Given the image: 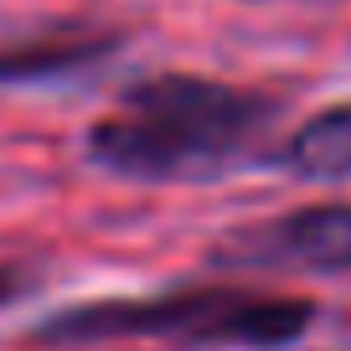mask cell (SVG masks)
<instances>
[{"label": "cell", "mask_w": 351, "mask_h": 351, "mask_svg": "<svg viewBox=\"0 0 351 351\" xmlns=\"http://www.w3.org/2000/svg\"><path fill=\"white\" fill-rule=\"evenodd\" d=\"M274 104L197 73H150L88 130V160L130 181H202L248 155Z\"/></svg>", "instance_id": "obj_1"}, {"label": "cell", "mask_w": 351, "mask_h": 351, "mask_svg": "<svg viewBox=\"0 0 351 351\" xmlns=\"http://www.w3.org/2000/svg\"><path fill=\"white\" fill-rule=\"evenodd\" d=\"M315 320V305L300 295H258V289H171L140 300H93L47 315L32 330L47 346H88V341L165 336L186 346H248L274 351L300 341Z\"/></svg>", "instance_id": "obj_2"}, {"label": "cell", "mask_w": 351, "mask_h": 351, "mask_svg": "<svg viewBox=\"0 0 351 351\" xmlns=\"http://www.w3.org/2000/svg\"><path fill=\"white\" fill-rule=\"evenodd\" d=\"M217 269H305V274H351V202L295 207L285 217L232 228L212 248Z\"/></svg>", "instance_id": "obj_3"}, {"label": "cell", "mask_w": 351, "mask_h": 351, "mask_svg": "<svg viewBox=\"0 0 351 351\" xmlns=\"http://www.w3.org/2000/svg\"><path fill=\"white\" fill-rule=\"evenodd\" d=\"M119 52V36L104 32H62V36H36L16 42L0 52V83H47L62 73H88L93 62Z\"/></svg>", "instance_id": "obj_4"}, {"label": "cell", "mask_w": 351, "mask_h": 351, "mask_svg": "<svg viewBox=\"0 0 351 351\" xmlns=\"http://www.w3.org/2000/svg\"><path fill=\"white\" fill-rule=\"evenodd\" d=\"M279 165L300 181H351V104L310 114L285 140Z\"/></svg>", "instance_id": "obj_5"}, {"label": "cell", "mask_w": 351, "mask_h": 351, "mask_svg": "<svg viewBox=\"0 0 351 351\" xmlns=\"http://www.w3.org/2000/svg\"><path fill=\"white\" fill-rule=\"evenodd\" d=\"M21 289H26V274H21V269H0V305H11Z\"/></svg>", "instance_id": "obj_6"}]
</instances>
